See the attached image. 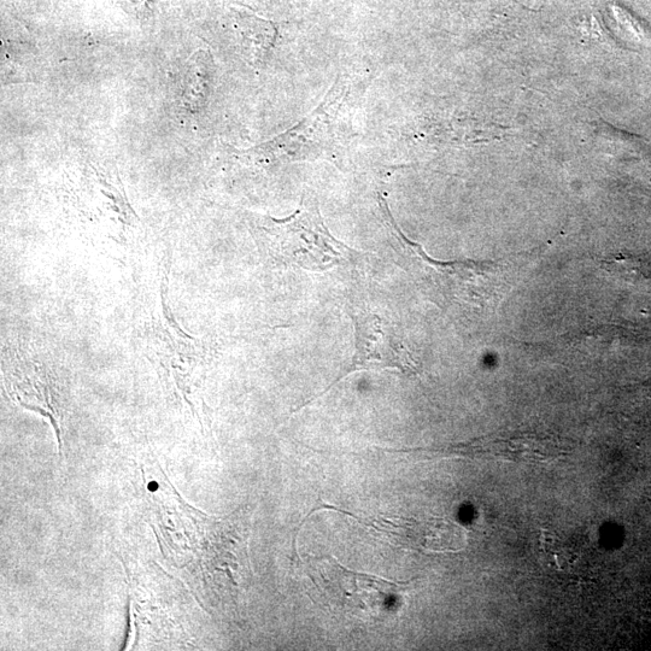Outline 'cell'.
<instances>
[{
  "label": "cell",
  "mask_w": 651,
  "mask_h": 651,
  "mask_svg": "<svg viewBox=\"0 0 651 651\" xmlns=\"http://www.w3.org/2000/svg\"><path fill=\"white\" fill-rule=\"evenodd\" d=\"M146 502L152 510L162 554L170 565L186 572L211 606L228 597L251 577L249 559L250 510L220 518L187 504L157 465L143 467Z\"/></svg>",
  "instance_id": "cell-1"
},
{
  "label": "cell",
  "mask_w": 651,
  "mask_h": 651,
  "mask_svg": "<svg viewBox=\"0 0 651 651\" xmlns=\"http://www.w3.org/2000/svg\"><path fill=\"white\" fill-rule=\"evenodd\" d=\"M409 251L421 266L422 278L433 285L443 302L459 304L472 312L491 313L500 306L518 279L520 260L438 262L421 246L410 243ZM527 262V261H526Z\"/></svg>",
  "instance_id": "cell-2"
},
{
  "label": "cell",
  "mask_w": 651,
  "mask_h": 651,
  "mask_svg": "<svg viewBox=\"0 0 651 651\" xmlns=\"http://www.w3.org/2000/svg\"><path fill=\"white\" fill-rule=\"evenodd\" d=\"M258 228L265 234L269 250L285 265L322 272L356 255L328 231L312 193H304L301 207L292 216L283 220L262 217Z\"/></svg>",
  "instance_id": "cell-3"
},
{
  "label": "cell",
  "mask_w": 651,
  "mask_h": 651,
  "mask_svg": "<svg viewBox=\"0 0 651 651\" xmlns=\"http://www.w3.org/2000/svg\"><path fill=\"white\" fill-rule=\"evenodd\" d=\"M132 588V614L138 645L187 643L190 601L180 584L161 568L142 566L127 570Z\"/></svg>",
  "instance_id": "cell-4"
},
{
  "label": "cell",
  "mask_w": 651,
  "mask_h": 651,
  "mask_svg": "<svg viewBox=\"0 0 651 651\" xmlns=\"http://www.w3.org/2000/svg\"><path fill=\"white\" fill-rule=\"evenodd\" d=\"M307 573L327 607L343 614L379 617L392 606L400 585L349 571L333 557L307 556Z\"/></svg>",
  "instance_id": "cell-5"
},
{
  "label": "cell",
  "mask_w": 651,
  "mask_h": 651,
  "mask_svg": "<svg viewBox=\"0 0 651 651\" xmlns=\"http://www.w3.org/2000/svg\"><path fill=\"white\" fill-rule=\"evenodd\" d=\"M356 350L348 368L318 397L325 395L340 380L357 371H383L397 369L403 374L419 373L418 363L413 359L396 326L378 314L361 312L355 316Z\"/></svg>",
  "instance_id": "cell-6"
},
{
  "label": "cell",
  "mask_w": 651,
  "mask_h": 651,
  "mask_svg": "<svg viewBox=\"0 0 651 651\" xmlns=\"http://www.w3.org/2000/svg\"><path fill=\"white\" fill-rule=\"evenodd\" d=\"M330 97L326 98V103L315 111L296 127L290 129L289 132L281 134L272 142L262 144L255 148L258 154L267 155L272 154L275 156H290L293 158H307L310 155L319 156L326 151V145L334 138V133L328 131L331 121H327L330 117L328 109H330Z\"/></svg>",
  "instance_id": "cell-7"
},
{
  "label": "cell",
  "mask_w": 651,
  "mask_h": 651,
  "mask_svg": "<svg viewBox=\"0 0 651 651\" xmlns=\"http://www.w3.org/2000/svg\"><path fill=\"white\" fill-rule=\"evenodd\" d=\"M601 269L620 283L651 293V262L645 258L615 255L601 261Z\"/></svg>",
  "instance_id": "cell-8"
},
{
  "label": "cell",
  "mask_w": 651,
  "mask_h": 651,
  "mask_svg": "<svg viewBox=\"0 0 651 651\" xmlns=\"http://www.w3.org/2000/svg\"><path fill=\"white\" fill-rule=\"evenodd\" d=\"M187 69L184 89V104L187 108L197 110L203 107L209 95L213 62L207 52L198 51L191 57Z\"/></svg>",
  "instance_id": "cell-9"
}]
</instances>
